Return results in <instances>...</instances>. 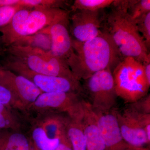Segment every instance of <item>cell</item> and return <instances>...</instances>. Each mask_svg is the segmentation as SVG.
Returning a JSON list of instances; mask_svg holds the SVG:
<instances>
[{
  "instance_id": "cell-17",
  "label": "cell",
  "mask_w": 150,
  "mask_h": 150,
  "mask_svg": "<svg viewBox=\"0 0 150 150\" xmlns=\"http://www.w3.org/2000/svg\"><path fill=\"white\" fill-rule=\"evenodd\" d=\"M0 150H31L29 140L20 131L0 130Z\"/></svg>"
},
{
  "instance_id": "cell-15",
  "label": "cell",
  "mask_w": 150,
  "mask_h": 150,
  "mask_svg": "<svg viewBox=\"0 0 150 150\" xmlns=\"http://www.w3.org/2000/svg\"><path fill=\"white\" fill-rule=\"evenodd\" d=\"M31 10L23 8L18 11L9 23L0 29L1 39L3 44L8 47L23 37L25 24Z\"/></svg>"
},
{
  "instance_id": "cell-7",
  "label": "cell",
  "mask_w": 150,
  "mask_h": 150,
  "mask_svg": "<svg viewBox=\"0 0 150 150\" xmlns=\"http://www.w3.org/2000/svg\"><path fill=\"white\" fill-rule=\"evenodd\" d=\"M82 94L77 93H43L28 108L40 115L52 112H65L70 117H74L83 111Z\"/></svg>"
},
{
  "instance_id": "cell-5",
  "label": "cell",
  "mask_w": 150,
  "mask_h": 150,
  "mask_svg": "<svg viewBox=\"0 0 150 150\" xmlns=\"http://www.w3.org/2000/svg\"><path fill=\"white\" fill-rule=\"evenodd\" d=\"M1 67L28 79L43 93H84L80 81L38 74L10 58L6 59Z\"/></svg>"
},
{
  "instance_id": "cell-11",
  "label": "cell",
  "mask_w": 150,
  "mask_h": 150,
  "mask_svg": "<svg viewBox=\"0 0 150 150\" xmlns=\"http://www.w3.org/2000/svg\"><path fill=\"white\" fill-rule=\"evenodd\" d=\"M92 110L104 142V150H126L133 147L123 139L114 109L105 112Z\"/></svg>"
},
{
  "instance_id": "cell-26",
  "label": "cell",
  "mask_w": 150,
  "mask_h": 150,
  "mask_svg": "<svg viewBox=\"0 0 150 150\" xmlns=\"http://www.w3.org/2000/svg\"><path fill=\"white\" fill-rule=\"evenodd\" d=\"M55 150H73L72 147L67 137L65 130L61 134L60 136V143Z\"/></svg>"
},
{
  "instance_id": "cell-8",
  "label": "cell",
  "mask_w": 150,
  "mask_h": 150,
  "mask_svg": "<svg viewBox=\"0 0 150 150\" xmlns=\"http://www.w3.org/2000/svg\"><path fill=\"white\" fill-rule=\"evenodd\" d=\"M69 17L70 32L73 39L85 42L99 35L102 30L105 14L103 10L96 11L79 10Z\"/></svg>"
},
{
  "instance_id": "cell-1",
  "label": "cell",
  "mask_w": 150,
  "mask_h": 150,
  "mask_svg": "<svg viewBox=\"0 0 150 150\" xmlns=\"http://www.w3.org/2000/svg\"><path fill=\"white\" fill-rule=\"evenodd\" d=\"M72 47L74 54L67 64L80 81L103 70L112 71L123 59L112 38L104 30L86 42L72 39Z\"/></svg>"
},
{
  "instance_id": "cell-12",
  "label": "cell",
  "mask_w": 150,
  "mask_h": 150,
  "mask_svg": "<svg viewBox=\"0 0 150 150\" xmlns=\"http://www.w3.org/2000/svg\"><path fill=\"white\" fill-rule=\"evenodd\" d=\"M69 17L68 11L48 27L51 39L50 52L67 64L74 54L72 38L69 30Z\"/></svg>"
},
{
  "instance_id": "cell-31",
  "label": "cell",
  "mask_w": 150,
  "mask_h": 150,
  "mask_svg": "<svg viewBox=\"0 0 150 150\" xmlns=\"http://www.w3.org/2000/svg\"><path fill=\"white\" fill-rule=\"evenodd\" d=\"M34 150H38V149H35Z\"/></svg>"
},
{
  "instance_id": "cell-20",
  "label": "cell",
  "mask_w": 150,
  "mask_h": 150,
  "mask_svg": "<svg viewBox=\"0 0 150 150\" xmlns=\"http://www.w3.org/2000/svg\"><path fill=\"white\" fill-rule=\"evenodd\" d=\"M115 1L113 0H76L71 7V11L86 10H101L111 6Z\"/></svg>"
},
{
  "instance_id": "cell-25",
  "label": "cell",
  "mask_w": 150,
  "mask_h": 150,
  "mask_svg": "<svg viewBox=\"0 0 150 150\" xmlns=\"http://www.w3.org/2000/svg\"><path fill=\"white\" fill-rule=\"evenodd\" d=\"M128 107L139 113L150 114V94L147 95L136 102L129 103Z\"/></svg>"
},
{
  "instance_id": "cell-24",
  "label": "cell",
  "mask_w": 150,
  "mask_h": 150,
  "mask_svg": "<svg viewBox=\"0 0 150 150\" xmlns=\"http://www.w3.org/2000/svg\"><path fill=\"white\" fill-rule=\"evenodd\" d=\"M25 8L18 5L0 6V29L9 23L18 11Z\"/></svg>"
},
{
  "instance_id": "cell-21",
  "label": "cell",
  "mask_w": 150,
  "mask_h": 150,
  "mask_svg": "<svg viewBox=\"0 0 150 150\" xmlns=\"http://www.w3.org/2000/svg\"><path fill=\"white\" fill-rule=\"evenodd\" d=\"M127 12L136 21L150 12V0L126 1Z\"/></svg>"
},
{
  "instance_id": "cell-6",
  "label": "cell",
  "mask_w": 150,
  "mask_h": 150,
  "mask_svg": "<svg viewBox=\"0 0 150 150\" xmlns=\"http://www.w3.org/2000/svg\"><path fill=\"white\" fill-rule=\"evenodd\" d=\"M85 81L84 91L90 98L89 103L93 110L105 112L113 109L118 96L112 70L100 71Z\"/></svg>"
},
{
  "instance_id": "cell-13",
  "label": "cell",
  "mask_w": 150,
  "mask_h": 150,
  "mask_svg": "<svg viewBox=\"0 0 150 150\" xmlns=\"http://www.w3.org/2000/svg\"><path fill=\"white\" fill-rule=\"evenodd\" d=\"M67 12L64 9L56 8L31 9L25 24L23 37L35 34L49 27Z\"/></svg>"
},
{
  "instance_id": "cell-29",
  "label": "cell",
  "mask_w": 150,
  "mask_h": 150,
  "mask_svg": "<svg viewBox=\"0 0 150 150\" xmlns=\"http://www.w3.org/2000/svg\"><path fill=\"white\" fill-rule=\"evenodd\" d=\"M126 150H150L149 148L146 147L143 148H138L134 147H131L129 149H127Z\"/></svg>"
},
{
  "instance_id": "cell-19",
  "label": "cell",
  "mask_w": 150,
  "mask_h": 150,
  "mask_svg": "<svg viewBox=\"0 0 150 150\" xmlns=\"http://www.w3.org/2000/svg\"><path fill=\"white\" fill-rule=\"evenodd\" d=\"M35 122L31 129V137L35 149L40 150H56L60 143V137L51 138L37 120Z\"/></svg>"
},
{
  "instance_id": "cell-23",
  "label": "cell",
  "mask_w": 150,
  "mask_h": 150,
  "mask_svg": "<svg viewBox=\"0 0 150 150\" xmlns=\"http://www.w3.org/2000/svg\"><path fill=\"white\" fill-rule=\"evenodd\" d=\"M137 28L144 38L148 50L150 47V12L136 20Z\"/></svg>"
},
{
  "instance_id": "cell-28",
  "label": "cell",
  "mask_w": 150,
  "mask_h": 150,
  "mask_svg": "<svg viewBox=\"0 0 150 150\" xmlns=\"http://www.w3.org/2000/svg\"><path fill=\"white\" fill-rule=\"evenodd\" d=\"M144 67V72L146 80L150 86V60L142 63Z\"/></svg>"
},
{
  "instance_id": "cell-14",
  "label": "cell",
  "mask_w": 150,
  "mask_h": 150,
  "mask_svg": "<svg viewBox=\"0 0 150 150\" xmlns=\"http://www.w3.org/2000/svg\"><path fill=\"white\" fill-rule=\"evenodd\" d=\"M83 125L86 140V150H104L103 140L89 103L85 100Z\"/></svg>"
},
{
  "instance_id": "cell-3",
  "label": "cell",
  "mask_w": 150,
  "mask_h": 150,
  "mask_svg": "<svg viewBox=\"0 0 150 150\" xmlns=\"http://www.w3.org/2000/svg\"><path fill=\"white\" fill-rule=\"evenodd\" d=\"M6 50L9 58L34 72L78 81L67 63L50 51L14 45L8 46Z\"/></svg>"
},
{
  "instance_id": "cell-4",
  "label": "cell",
  "mask_w": 150,
  "mask_h": 150,
  "mask_svg": "<svg viewBox=\"0 0 150 150\" xmlns=\"http://www.w3.org/2000/svg\"><path fill=\"white\" fill-rule=\"evenodd\" d=\"M112 74L117 96L126 103L136 102L148 94L147 83L142 63L131 57L123 58Z\"/></svg>"
},
{
  "instance_id": "cell-27",
  "label": "cell",
  "mask_w": 150,
  "mask_h": 150,
  "mask_svg": "<svg viewBox=\"0 0 150 150\" xmlns=\"http://www.w3.org/2000/svg\"><path fill=\"white\" fill-rule=\"evenodd\" d=\"M11 129L13 131H19L9 121H8L0 114V130Z\"/></svg>"
},
{
  "instance_id": "cell-9",
  "label": "cell",
  "mask_w": 150,
  "mask_h": 150,
  "mask_svg": "<svg viewBox=\"0 0 150 150\" xmlns=\"http://www.w3.org/2000/svg\"><path fill=\"white\" fill-rule=\"evenodd\" d=\"M0 85L9 90L26 110L43 93L28 79L1 67Z\"/></svg>"
},
{
  "instance_id": "cell-22",
  "label": "cell",
  "mask_w": 150,
  "mask_h": 150,
  "mask_svg": "<svg viewBox=\"0 0 150 150\" xmlns=\"http://www.w3.org/2000/svg\"><path fill=\"white\" fill-rule=\"evenodd\" d=\"M0 104L4 105L8 108L26 110L21 103L7 88L0 85Z\"/></svg>"
},
{
  "instance_id": "cell-10",
  "label": "cell",
  "mask_w": 150,
  "mask_h": 150,
  "mask_svg": "<svg viewBox=\"0 0 150 150\" xmlns=\"http://www.w3.org/2000/svg\"><path fill=\"white\" fill-rule=\"evenodd\" d=\"M123 139L134 147L143 148L149 145L144 129L140 121L139 112L129 107L122 111L114 109Z\"/></svg>"
},
{
  "instance_id": "cell-30",
  "label": "cell",
  "mask_w": 150,
  "mask_h": 150,
  "mask_svg": "<svg viewBox=\"0 0 150 150\" xmlns=\"http://www.w3.org/2000/svg\"><path fill=\"white\" fill-rule=\"evenodd\" d=\"M3 44L1 40V37H0V52L1 51V50L2 49L1 44Z\"/></svg>"
},
{
  "instance_id": "cell-18",
  "label": "cell",
  "mask_w": 150,
  "mask_h": 150,
  "mask_svg": "<svg viewBox=\"0 0 150 150\" xmlns=\"http://www.w3.org/2000/svg\"><path fill=\"white\" fill-rule=\"evenodd\" d=\"M11 45L50 51L51 39L48 27L35 34L22 37Z\"/></svg>"
},
{
  "instance_id": "cell-2",
  "label": "cell",
  "mask_w": 150,
  "mask_h": 150,
  "mask_svg": "<svg viewBox=\"0 0 150 150\" xmlns=\"http://www.w3.org/2000/svg\"><path fill=\"white\" fill-rule=\"evenodd\" d=\"M111 6L102 28L112 38L122 58L131 57L141 63L150 60L144 40L127 12L126 0H115Z\"/></svg>"
},
{
  "instance_id": "cell-16",
  "label": "cell",
  "mask_w": 150,
  "mask_h": 150,
  "mask_svg": "<svg viewBox=\"0 0 150 150\" xmlns=\"http://www.w3.org/2000/svg\"><path fill=\"white\" fill-rule=\"evenodd\" d=\"M83 112L75 117H70L67 115L64 117L66 134L73 150H86V137L82 121Z\"/></svg>"
}]
</instances>
